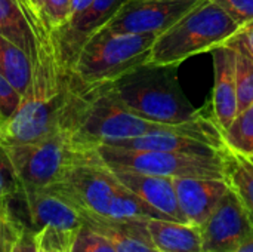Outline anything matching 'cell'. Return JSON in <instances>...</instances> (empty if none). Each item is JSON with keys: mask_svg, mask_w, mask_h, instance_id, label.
Listing matches in <instances>:
<instances>
[{"mask_svg": "<svg viewBox=\"0 0 253 252\" xmlns=\"http://www.w3.org/2000/svg\"><path fill=\"white\" fill-rule=\"evenodd\" d=\"M47 189L61 195L79 211L99 217L116 220H170L126 189L101 159L74 165L59 183Z\"/></svg>", "mask_w": 253, "mask_h": 252, "instance_id": "3", "label": "cell"}, {"mask_svg": "<svg viewBox=\"0 0 253 252\" xmlns=\"http://www.w3.org/2000/svg\"><path fill=\"white\" fill-rule=\"evenodd\" d=\"M0 36L18 45L31 61L37 58L39 39L19 0H0Z\"/></svg>", "mask_w": 253, "mask_h": 252, "instance_id": "18", "label": "cell"}, {"mask_svg": "<svg viewBox=\"0 0 253 252\" xmlns=\"http://www.w3.org/2000/svg\"><path fill=\"white\" fill-rule=\"evenodd\" d=\"M148 235L159 252H203L202 235L197 226L187 223L150 218Z\"/></svg>", "mask_w": 253, "mask_h": 252, "instance_id": "17", "label": "cell"}, {"mask_svg": "<svg viewBox=\"0 0 253 252\" xmlns=\"http://www.w3.org/2000/svg\"><path fill=\"white\" fill-rule=\"evenodd\" d=\"M231 40H234V42H237L239 45H242V46L248 50V53L253 58V24L245 27V28H240V30L231 37Z\"/></svg>", "mask_w": 253, "mask_h": 252, "instance_id": "30", "label": "cell"}, {"mask_svg": "<svg viewBox=\"0 0 253 252\" xmlns=\"http://www.w3.org/2000/svg\"><path fill=\"white\" fill-rule=\"evenodd\" d=\"M196 122L185 125H163L145 120L127 110L114 95L110 85L105 83L84 86L68 134L77 149L95 151L99 146L160 131H176L191 126Z\"/></svg>", "mask_w": 253, "mask_h": 252, "instance_id": "4", "label": "cell"}, {"mask_svg": "<svg viewBox=\"0 0 253 252\" xmlns=\"http://www.w3.org/2000/svg\"><path fill=\"white\" fill-rule=\"evenodd\" d=\"M222 150L216 154H190L179 151L129 150L99 146L96 153L101 162L110 169L133 171L169 178H224Z\"/></svg>", "mask_w": 253, "mask_h": 252, "instance_id": "8", "label": "cell"}, {"mask_svg": "<svg viewBox=\"0 0 253 252\" xmlns=\"http://www.w3.org/2000/svg\"><path fill=\"white\" fill-rule=\"evenodd\" d=\"M203 252H233L253 236V224L230 189L199 227Z\"/></svg>", "mask_w": 253, "mask_h": 252, "instance_id": "11", "label": "cell"}, {"mask_svg": "<svg viewBox=\"0 0 253 252\" xmlns=\"http://www.w3.org/2000/svg\"><path fill=\"white\" fill-rule=\"evenodd\" d=\"M240 27L212 0H202L170 28L156 37L148 62L179 65L193 55L212 52Z\"/></svg>", "mask_w": 253, "mask_h": 252, "instance_id": "5", "label": "cell"}, {"mask_svg": "<svg viewBox=\"0 0 253 252\" xmlns=\"http://www.w3.org/2000/svg\"><path fill=\"white\" fill-rule=\"evenodd\" d=\"M22 1H24V3H27V4H28V6H31V7H33V9H36V7H34V6H33V3H31V0H22ZM37 12H39V10H37ZM39 13H40V12H39Z\"/></svg>", "mask_w": 253, "mask_h": 252, "instance_id": "34", "label": "cell"}, {"mask_svg": "<svg viewBox=\"0 0 253 252\" xmlns=\"http://www.w3.org/2000/svg\"><path fill=\"white\" fill-rule=\"evenodd\" d=\"M6 147V146H4ZM22 187L44 189L59 183L74 165L98 160L95 151L77 149L68 131L58 132L36 143L6 147Z\"/></svg>", "mask_w": 253, "mask_h": 252, "instance_id": "7", "label": "cell"}, {"mask_svg": "<svg viewBox=\"0 0 253 252\" xmlns=\"http://www.w3.org/2000/svg\"><path fill=\"white\" fill-rule=\"evenodd\" d=\"M93 0H71V15H70V19L68 21H71V19H74L76 16H79L80 13H83L89 6H90V3H92ZM67 21V22H68ZM65 22V24H67Z\"/></svg>", "mask_w": 253, "mask_h": 252, "instance_id": "31", "label": "cell"}, {"mask_svg": "<svg viewBox=\"0 0 253 252\" xmlns=\"http://www.w3.org/2000/svg\"><path fill=\"white\" fill-rule=\"evenodd\" d=\"M28 214V227L34 232L40 250L70 252L83 227L79 209L56 192L44 187H22L21 198Z\"/></svg>", "mask_w": 253, "mask_h": 252, "instance_id": "9", "label": "cell"}, {"mask_svg": "<svg viewBox=\"0 0 253 252\" xmlns=\"http://www.w3.org/2000/svg\"><path fill=\"white\" fill-rule=\"evenodd\" d=\"M224 178L237 196L253 224V162L251 157L224 147Z\"/></svg>", "mask_w": 253, "mask_h": 252, "instance_id": "19", "label": "cell"}, {"mask_svg": "<svg viewBox=\"0 0 253 252\" xmlns=\"http://www.w3.org/2000/svg\"><path fill=\"white\" fill-rule=\"evenodd\" d=\"M119 181L129 189L133 195L142 199L145 203L160 211L173 221L185 223V218L179 209L173 178L141 174L133 171L111 169Z\"/></svg>", "mask_w": 253, "mask_h": 252, "instance_id": "15", "label": "cell"}, {"mask_svg": "<svg viewBox=\"0 0 253 252\" xmlns=\"http://www.w3.org/2000/svg\"><path fill=\"white\" fill-rule=\"evenodd\" d=\"M22 224L15 218V215L0 214V252H9L12 250Z\"/></svg>", "mask_w": 253, "mask_h": 252, "instance_id": "28", "label": "cell"}, {"mask_svg": "<svg viewBox=\"0 0 253 252\" xmlns=\"http://www.w3.org/2000/svg\"><path fill=\"white\" fill-rule=\"evenodd\" d=\"M224 146L239 154L253 156V104L237 113L231 125L222 132Z\"/></svg>", "mask_w": 253, "mask_h": 252, "instance_id": "21", "label": "cell"}, {"mask_svg": "<svg viewBox=\"0 0 253 252\" xmlns=\"http://www.w3.org/2000/svg\"><path fill=\"white\" fill-rule=\"evenodd\" d=\"M21 181L6 147L0 143V214L13 215L12 202L21 198Z\"/></svg>", "mask_w": 253, "mask_h": 252, "instance_id": "23", "label": "cell"}, {"mask_svg": "<svg viewBox=\"0 0 253 252\" xmlns=\"http://www.w3.org/2000/svg\"><path fill=\"white\" fill-rule=\"evenodd\" d=\"M39 39L33 77L16 113L0 125V143L6 147L36 143L70 131L84 85L59 58L52 30L43 18L31 19Z\"/></svg>", "mask_w": 253, "mask_h": 252, "instance_id": "1", "label": "cell"}, {"mask_svg": "<svg viewBox=\"0 0 253 252\" xmlns=\"http://www.w3.org/2000/svg\"><path fill=\"white\" fill-rule=\"evenodd\" d=\"M22 95L18 89L0 74V125L9 120L19 108Z\"/></svg>", "mask_w": 253, "mask_h": 252, "instance_id": "26", "label": "cell"}, {"mask_svg": "<svg viewBox=\"0 0 253 252\" xmlns=\"http://www.w3.org/2000/svg\"><path fill=\"white\" fill-rule=\"evenodd\" d=\"M233 252H253V236L251 239H248L246 242H243L237 250H234Z\"/></svg>", "mask_w": 253, "mask_h": 252, "instance_id": "32", "label": "cell"}, {"mask_svg": "<svg viewBox=\"0 0 253 252\" xmlns=\"http://www.w3.org/2000/svg\"><path fill=\"white\" fill-rule=\"evenodd\" d=\"M251 160H252V162H253V156H252V157H251Z\"/></svg>", "mask_w": 253, "mask_h": 252, "instance_id": "36", "label": "cell"}, {"mask_svg": "<svg viewBox=\"0 0 253 252\" xmlns=\"http://www.w3.org/2000/svg\"><path fill=\"white\" fill-rule=\"evenodd\" d=\"M9 252H40L39 241H37L34 232L28 226L22 224L18 239L15 241L12 250Z\"/></svg>", "mask_w": 253, "mask_h": 252, "instance_id": "29", "label": "cell"}, {"mask_svg": "<svg viewBox=\"0 0 253 252\" xmlns=\"http://www.w3.org/2000/svg\"><path fill=\"white\" fill-rule=\"evenodd\" d=\"M83 224L104 235L116 252H159L151 242L147 220H116L79 211Z\"/></svg>", "mask_w": 253, "mask_h": 252, "instance_id": "16", "label": "cell"}, {"mask_svg": "<svg viewBox=\"0 0 253 252\" xmlns=\"http://www.w3.org/2000/svg\"><path fill=\"white\" fill-rule=\"evenodd\" d=\"M0 74L24 97L33 77L31 58L13 42L0 36Z\"/></svg>", "mask_w": 253, "mask_h": 252, "instance_id": "20", "label": "cell"}, {"mask_svg": "<svg viewBox=\"0 0 253 252\" xmlns=\"http://www.w3.org/2000/svg\"><path fill=\"white\" fill-rule=\"evenodd\" d=\"M71 15V0H44L43 19L50 30L62 27Z\"/></svg>", "mask_w": 253, "mask_h": 252, "instance_id": "27", "label": "cell"}, {"mask_svg": "<svg viewBox=\"0 0 253 252\" xmlns=\"http://www.w3.org/2000/svg\"><path fill=\"white\" fill-rule=\"evenodd\" d=\"M40 252H53V251H44V250H40Z\"/></svg>", "mask_w": 253, "mask_h": 252, "instance_id": "35", "label": "cell"}, {"mask_svg": "<svg viewBox=\"0 0 253 252\" xmlns=\"http://www.w3.org/2000/svg\"><path fill=\"white\" fill-rule=\"evenodd\" d=\"M202 0H127L105 25L114 33L160 36Z\"/></svg>", "mask_w": 253, "mask_h": 252, "instance_id": "10", "label": "cell"}, {"mask_svg": "<svg viewBox=\"0 0 253 252\" xmlns=\"http://www.w3.org/2000/svg\"><path fill=\"white\" fill-rule=\"evenodd\" d=\"M227 45L236 50V89H237V113L253 104V58L248 50L234 40Z\"/></svg>", "mask_w": 253, "mask_h": 252, "instance_id": "22", "label": "cell"}, {"mask_svg": "<svg viewBox=\"0 0 253 252\" xmlns=\"http://www.w3.org/2000/svg\"><path fill=\"white\" fill-rule=\"evenodd\" d=\"M70 252H116V250L104 235L83 224L71 245Z\"/></svg>", "mask_w": 253, "mask_h": 252, "instance_id": "24", "label": "cell"}, {"mask_svg": "<svg viewBox=\"0 0 253 252\" xmlns=\"http://www.w3.org/2000/svg\"><path fill=\"white\" fill-rule=\"evenodd\" d=\"M213 55V120L224 132L237 116L236 50L224 43L212 50Z\"/></svg>", "mask_w": 253, "mask_h": 252, "instance_id": "14", "label": "cell"}, {"mask_svg": "<svg viewBox=\"0 0 253 252\" xmlns=\"http://www.w3.org/2000/svg\"><path fill=\"white\" fill-rule=\"evenodd\" d=\"M178 65L145 62L108 83L114 95L133 114L163 125H185L203 119L185 97Z\"/></svg>", "mask_w": 253, "mask_h": 252, "instance_id": "2", "label": "cell"}, {"mask_svg": "<svg viewBox=\"0 0 253 252\" xmlns=\"http://www.w3.org/2000/svg\"><path fill=\"white\" fill-rule=\"evenodd\" d=\"M33 6L36 7V10H39L42 15H43V4H44V0H31Z\"/></svg>", "mask_w": 253, "mask_h": 252, "instance_id": "33", "label": "cell"}, {"mask_svg": "<svg viewBox=\"0 0 253 252\" xmlns=\"http://www.w3.org/2000/svg\"><path fill=\"white\" fill-rule=\"evenodd\" d=\"M156 37L154 34L114 33L102 27L83 45L73 71L84 86L111 83L148 62Z\"/></svg>", "mask_w": 253, "mask_h": 252, "instance_id": "6", "label": "cell"}, {"mask_svg": "<svg viewBox=\"0 0 253 252\" xmlns=\"http://www.w3.org/2000/svg\"><path fill=\"white\" fill-rule=\"evenodd\" d=\"M126 1L127 0H93L83 13L62 27L52 30L59 58L65 67L73 70L74 61L86 40L105 27Z\"/></svg>", "mask_w": 253, "mask_h": 252, "instance_id": "12", "label": "cell"}, {"mask_svg": "<svg viewBox=\"0 0 253 252\" xmlns=\"http://www.w3.org/2000/svg\"><path fill=\"white\" fill-rule=\"evenodd\" d=\"M240 28L253 24V0H212Z\"/></svg>", "mask_w": 253, "mask_h": 252, "instance_id": "25", "label": "cell"}, {"mask_svg": "<svg viewBox=\"0 0 253 252\" xmlns=\"http://www.w3.org/2000/svg\"><path fill=\"white\" fill-rule=\"evenodd\" d=\"M179 209L187 224L200 227L230 190L224 178H173Z\"/></svg>", "mask_w": 253, "mask_h": 252, "instance_id": "13", "label": "cell"}]
</instances>
